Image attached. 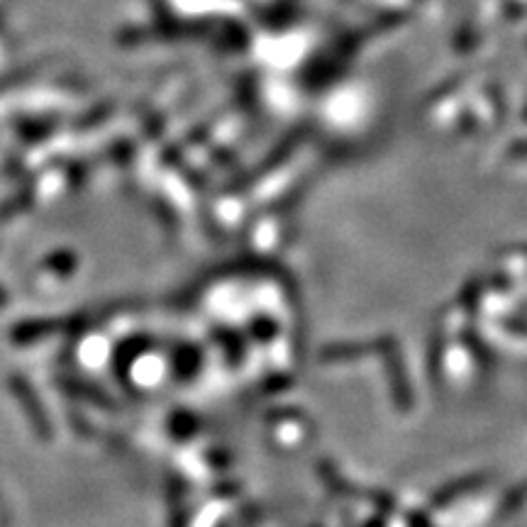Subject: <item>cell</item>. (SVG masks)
I'll list each match as a JSON object with an SVG mask.
<instances>
[{
    "instance_id": "6da1fadb",
    "label": "cell",
    "mask_w": 527,
    "mask_h": 527,
    "mask_svg": "<svg viewBox=\"0 0 527 527\" xmlns=\"http://www.w3.org/2000/svg\"><path fill=\"white\" fill-rule=\"evenodd\" d=\"M10 391H13V396L18 398L20 406L25 408L27 420H30L32 427H35L37 437H42V440H52V423H49L47 413H44V406L40 398H37L35 388L27 384L22 376H13V379H10Z\"/></svg>"
},
{
    "instance_id": "7a4b0ae2",
    "label": "cell",
    "mask_w": 527,
    "mask_h": 527,
    "mask_svg": "<svg viewBox=\"0 0 527 527\" xmlns=\"http://www.w3.org/2000/svg\"><path fill=\"white\" fill-rule=\"evenodd\" d=\"M57 330V320H27V323H18L13 327V340L18 342V345H30V342L54 335Z\"/></svg>"
},
{
    "instance_id": "3957f363",
    "label": "cell",
    "mask_w": 527,
    "mask_h": 527,
    "mask_svg": "<svg viewBox=\"0 0 527 527\" xmlns=\"http://www.w3.org/2000/svg\"><path fill=\"white\" fill-rule=\"evenodd\" d=\"M3 305H8V293H5V288H0V308Z\"/></svg>"
}]
</instances>
